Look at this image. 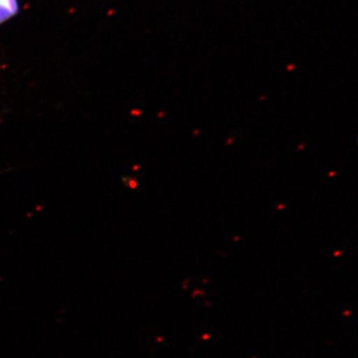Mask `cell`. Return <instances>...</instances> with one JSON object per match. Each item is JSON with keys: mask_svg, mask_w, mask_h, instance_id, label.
Listing matches in <instances>:
<instances>
[{"mask_svg": "<svg viewBox=\"0 0 358 358\" xmlns=\"http://www.w3.org/2000/svg\"><path fill=\"white\" fill-rule=\"evenodd\" d=\"M20 9L18 0H0V25L15 17Z\"/></svg>", "mask_w": 358, "mask_h": 358, "instance_id": "6da1fadb", "label": "cell"}]
</instances>
